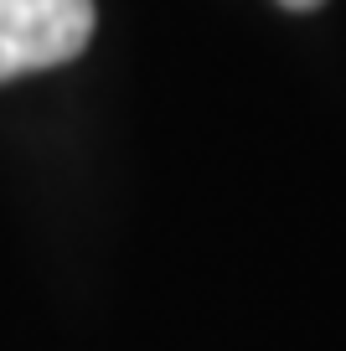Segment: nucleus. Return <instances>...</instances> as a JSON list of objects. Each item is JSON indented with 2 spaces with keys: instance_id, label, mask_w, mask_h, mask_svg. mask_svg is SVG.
Segmentation results:
<instances>
[{
  "instance_id": "1",
  "label": "nucleus",
  "mask_w": 346,
  "mask_h": 351,
  "mask_svg": "<svg viewBox=\"0 0 346 351\" xmlns=\"http://www.w3.org/2000/svg\"><path fill=\"white\" fill-rule=\"evenodd\" d=\"M93 36V0H0V83L73 62Z\"/></svg>"
},
{
  "instance_id": "2",
  "label": "nucleus",
  "mask_w": 346,
  "mask_h": 351,
  "mask_svg": "<svg viewBox=\"0 0 346 351\" xmlns=\"http://www.w3.org/2000/svg\"><path fill=\"white\" fill-rule=\"evenodd\" d=\"M279 5H284V11H321L325 0H279Z\"/></svg>"
}]
</instances>
